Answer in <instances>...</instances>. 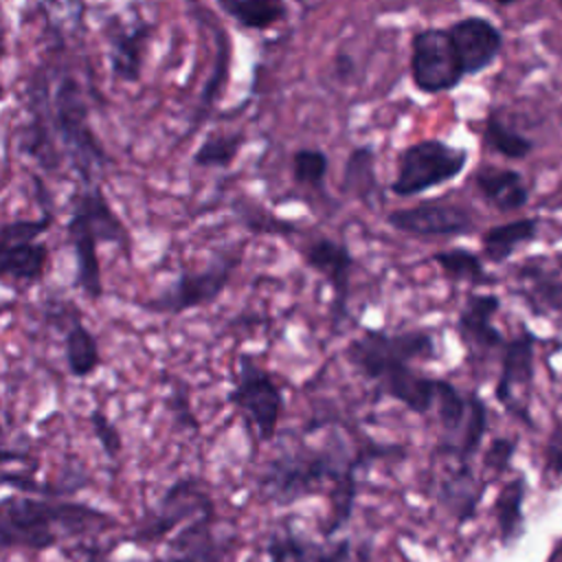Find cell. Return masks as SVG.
Listing matches in <instances>:
<instances>
[{
	"mask_svg": "<svg viewBox=\"0 0 562 562\" xmlns=\"http://www.w3.org/2000/svg\"><path fill=\"white\" fill-rule=\"evenodd\" d=\"M406 450L397 443H378L364 439L360 446H349L347 439L331 430L321 446L283 448L259 476V494L268 503L292 505L305 496L321 494L325 483L329 490V516L325 536L336 533L347 525L358 496L356 474L380 459H404Z\"/></svg>",
	"mask_w": 562,
	"mask_h": 562,
	"instance_id": "1",
	"label": "cell"
},
{
	"mask_svg": "<svg viewBox=\"0 0 562 562\" xmlns=\"http://www.w3.org/2000/svg\"><path fill=\"white\" fill-rule=\"evenodd\" d=\"M116 520L83 503L33 496L0 498V551H44L61 538L114 527Z\"/></svg>",
	"mask_w": 562,
	"mask_h": 562,
	"instance_id": "2",
	"label": "cell"
},
{
	"mask_svg": "<svg viewBox=\"0 0 562 562\" xmlns=\"http://www.w3.org/2000/svg\"><path fill=\"white\" fill-rule=\"evenodd\" d=\"M68 237L77 257V281L88 299L97 301L103 296L101 266L97 257L99 241L116 244L130 257L132 237L99 189H86L75 200V209L68 220Z\"/></svg>",
	"mask_w": 562,
	"mask_h": 562,
	"instance_id": "3",
	"label": "cell"
},
{
	"mask_svg": "<svg viewBox=\"0 0 562 562\" xmlns=\"http://www.w3.org/2000/svg\"><path fill=\"white\" fill-rule=\"evenodd\" d=\"M435 356V336L426 329H406L397 334L364 329L345 349V358L349 360V364L369 382H373L386 367L400 362L411 364L413 360H428Z\"/></svg>",
	"mask_w": 562,
	"mask_h": 562,
	"instance_id": "4",
	"label": "cell"
},
{
	"mask_svg": "<svg viewBox=\"0 0 562 562\" xmlns=\"http://www.w3.org/2000/svg\"><path fill=\"white\" fill-rule=\"evenodd\" d=\"M465 162L468 151L459 147H452L439 138L417 140L402 149L391 191L400 198H413L454 180L463 171Z\"/></svg>",
	"mask_w": 562,
	"mask_h": 562,
	"instance_id": "5",
	"label": "cell"
},
{
	"mask_svg": "<svg viewBox=\"0 0 562 562\" xmlns=\"http://www.w3.org/2000/svg\"><path fill=\"white\" fill-rule=\"evenodd\" d=\"M239 266V252H220L200 270H184L154 299L140 301L138 307L151 314H182L193 307L211 305L226 290L235 268Z\"/></svg>",
	"mask_w": 562,
	"mask_h": 562,
	"instance_id": "6",
	"label": "cell"
},
{
	"mask_svg": "<svg viewBox=\"0 0 562 562\" xmlns=\"http://www.w3.org/2000/svg\"><path fill=\"white\" fill-rule=\"evenodd\" d=\"M226 400L250 422L261 441H270L274 437L283 413V393L272 373L266 371L250 353L239 356L235 382Z\"/></svg>",
	"mask_w": 562,
	"mask_h": 562,
	"instance_id": "7",
	"label": "cell"
},
{
	"mask_svg": "<svg viewBox=\"0 0 562 562\" xmlns=\"http://www.w3.org/2000/svg\"><path fill=\"white\" fill-rule=\"evenodd\" d=\"M239 547V533L213 512L187 520L171 538L165 555L149 562H231Z\"/></svg>",
	"mask_w": 562,
	"mask_h": 562,
	"instance_id": "8",
	"label": "cell"
},
{
	"mask_svg": "<svg viewBox=\"0 0 562 562\" xmlns=\"http://www.w3.org/2000/svg\"><path fill=\"white\" fill-rule=\"evenodd\" d=\"M463 68L448 29H422L411 40V79L419 92L439 94L463 81Z\"/></svg>",
	"mask_w": 562,
	"mask_h": 562,
	"instance_id": "9",
	"label": "cell"
},
{
	"mask_svg": "<svg viewBox=\"0 0 562 562\" xmlns=\"http://www.w3.org/2000/svg\"><path fill=\"white\" fill-rule=\"evenodd\" d=\"M50 213L37 220H13L0 224V279L40 281L48 263V246L37 237L50 226Z\"/></svg>",
	"mask_w": 562,
	"mask_h": 562,
	"instance_id": "10",
	"label": "cell"
},
{
	"mask_svg": "<svg viewBox=\"0 0 562 562\" xmlns=\"http://www.w3.org/2000/svg\"><path fill=\"white\" fill-rule=\"evenodd\" d=\"M213 509H215V505L198 479H193V476L178 479L162 494L156 509L143 520V525L127 540L130 542H156V540L165 538L169 531H173L178 525H182L200 514L213 512Z\"/></svg>",
	"mask_w": 562,
	"mask_h": 562,
	"instance_id": "11",
	"label": "cell"
},
{
	"mask_svg": "<svg viewBox=\"0 0 562 562\" xmlns=\"http://www.w3.org/2000/svg\"><path fill=\"white\" fill-rule=\"evenodd\" d=\"M386 222L395 231L415 237H457L476 228L472 211L454 202H422L397 209L386 215Z\"/></svg>",
	"mask_w": 562,
	"mask_h": 562,
	"instance_id": "12",
	"label": "cell"
},
{
	"mask_svg": "<svg viewBox=\"0 0 562 562\" xmlns=\"http://www.w3.org/2000/svg\"><path fill=\"white\" fill-rule=\"evenodd\" d=\"M536 371V336L522 327L518 336L503 342L501 373L494 384V397L516 417L529 422L527 408L518 402V391H525L533 382Z\"/></svg>",
	"mask_w": 562,
	"mask_h": 562,
	"instance_id": "13",
	"label": "cell"
},
{
	"mask_svg": "<svg viewBox=\"0 0 562 562\" xmlns=\"http://www.w3.org/2000/svg\"><path fill=\"white\" fill-rule=\"evenodd\" d=\"M303 261L307 268L316 270L331 290V321L340 323L349 314V290H351V268L353 257L342 241L329 237H316L303 246Z\"/></svg>",
	"mask_w": 562,
	"mask_h": 562,
	"instance_id": "14",
	"label": "cell"
},
{
	"mask_svg": "<svg viewBox=\"0 0 562 562\" xmlns=\"http://www.w3.org/2000/svg\"><path fill=\"white\" fill-rule=\"evenodd\" d=\"M55 110H57V127L64 140L72 147L79 169L86 173V167L90 169L92 160L97 162L103 160V149L88 125V112L75 81L61 83L55 97Z\"/></svg>",
	"mask_w": 562,
	"mask_h": 562,
	"instance_id": "15",
	"label": "cell"
},
{
	"mask_svg": "<svg viewBox=\"0 0 562 562\" xmlns=\"http://www.w3.org/2000/svg\"><path fill=\"white\" fill-rule=\"evenodd\" d=\"M448 35L461 61L463 75L483 72L487 66L494 64L503 46L501 31L490 20L479 15L457 20L454 24H450Z\"/></svg>",
	"mask_w": 562,
	"mask_h": 562,
	"instance_id": "16",
	"label": "cell"
},
{
	"mask_svg": "<svg viewBox=\"0 0 562 562\" xmlns=\"http://www.w3.org/2000/svg\"><path fill=\"white\" fill-rule=\"evenodd\" d=\"M375 391L400 402L404 408L417 415H426L435 408L439 378H428L406 362L386 367L375 380Z\"/></svg>",
	"mask_w": 562,
	"mask_h": 562,
	"instance_id": "17",
	"label": "cell"
},
{
	"mask_svg": "<svg viewBox=\"0 0 562 562\" xmlns=\"http://www.w3.org/2000/svg\"><path fill=\"white\" fill-rule=\"evenodd\" d=\"M501 310V301L496 294L490 292H472L457 316V331L461 342L470 349H496L503 347L505 338L494 327V316Z\"/></svg>",
	"mask_w": 562,
	"mask_h": 562,
	"instance_id": "18",
	"label": "cell"
},
{
	"mask_svg": "<svg viewBox=\"0 0 562 562\" xmlns=\"http://www.w3.org/2000/svg\"><path fill=\"white\" fill-rule=\"evenodd\" d=\"M474 187L481 198L501 213L518 211L527 204L529 191L522 176L507 167L483 165L474 171Z\"/></svg>",
	"mask_w": 562,
	"mask_h": 562,
	"instance_id": "19",
	"label": "cell"
},
{
	"mask_svg": "<svg viewBox=\"0 0 562 562\" xmlns=\"http://www.w3.org/2000/svg\"><path fill=\"white\" fill-rule=\"evenodd\" d=\"M66 325H64V353L66 367L72 378H90L101 367V351L94 334L83 325L79 312L72 303L64 305Z\"/></svg>",
	"mask_w": 562,
	"mask_h": 562,
	"instance_id": "20",
	"label": "cell"
},
{
	"mask_svg": "<svg viewBox=\"0 0 562 562\" xmlns=\"http://www.w3.org/2000/svg\"><path fill=\"white\" fill-rule=\"evenodd\" d=\"M518 294L536 316L562 312V281L553 270L525 266L518 270Z\"/></svg>",
	"mask_w": 562,
	"mask_h": 562,
	"instance_id": "21",
	"label": "cell"
},
{
	"mask_svg": "<svg viewBox=\"0 0 562 562\" xmlns=\"http://www.w3.org/2000/svg\"><path fill=\"white\" fill-rule=\"evenodd\" d=\"M525 496L527 481L522 474H518L501 487L494 501V516L503 547H512L525 533Z\"/></svg>",
	"mask_w": 562,
	"mask_h": 562,
	"instance_id": "22",
	"label": "cell"
},
{
	"mask_svg": "<svg viewBox=\"0 0 562 562\" xmlns=\"http://www.w3.org/2000/svg\"><path fill=\"white\" fill-rule=\"evenodd\" d=\"M538 224L540 222L536 217H520V220H512V222L487 228L481 237V248L485 259L492 263L507 261L518 246L536 239Z\"/></svg>",
	"mask_w": 562,
	"mask_h": 562,
	"instance_id": "23",
	"label": "cell"
},
{
	"mask_svg": "<svg viewBox=\"0 0 562 562\" xmlns=\"http://www.w3.org/2000/svg\"><path fill=\"white\" fill-rule=\"evenodd\" d=\"M485 492V483H479L470 463H459L457 470L441 483L439 498L457 516L459 522H468L476 514V505Z\"/></svg>",
	"mask_w": 562,
	"mask_h": 562,
	"instance_id": "24",
	"label": "cell"
},
{
	"mask_svg": "<svg viewBox=\"0 0 562 562\" xmlns=\"http://www.w3.org/2000/svg\"><path fill=\"white\" fill-rule=\"evenodd\" d=\"M487 432V404L479 397L476 391L468 395V413L461 426L459 437L450 448L443 450V454L454 457L459 463H470V459L481 448V441Z\"/></svg>",
	"mask_w": 562,
	"mask_h": 562,
	"instance_id": "25",
	"label": "cell"
},
{
	"mask_svg": "<svg viewBox=\"0 0 562 562\" xmlns=\"http://www.w3.org/2000/svg\"><path fill=\"white\" fill-rule=\"evenodd\" d=\"M432 261L441 268V272L450 281L468 283V285H490L494 283V277L485 270L481 257L468 248H448L437 250L432 255Z\"/></svg>",
	"mask_w": 562,
	"mask_h": 562,
	"instance_id": "26",
	"label": "cell"
},
{
	"mask_svg": "<svg viewBox=\"0 0 562 562\" xmlns=\"http://www.w3.org/2000/svg\"><path fill=\"white\" fill-rule=\"evenodd\" d=\"M342 191L360 198L364 202H369L378 191V176H375V154L371 147H356L347 162H345V171H342Z\"/></svg>",
	"mask_w": 562,
	"mask_h": 562,
	"instance_id": "27",
	"label": "cell"
},
{
	"mask_svg": "<svg viewBox=\"0 0 562 562\" xmlns=\"http://www.w3.org/2000/svg\"><path fill=\"white\" fill-rule=\"evenodd\" d=\"M224 11L246 29H268L283 20V0H220Z\"/></svg>",
	"mask_w": 562,
	"mask_h": 562,
	"instance_id": "28",
	"label": "cell"
},
{
	"mask_svg": "<svg viewBox=\"0 0 562 562\" xmlns=\"http://www.w3.org/2000/svg\"><path fill=\"white\" fill-rule=\"evenodd\" d=\"M483 140L487 147H492L496 154L509 158V160H520L527 158L533 149V143L509 127L501 116H487L485 127H483Z\"/></svg>",
	"mask_w": 562,
	"mask_h": 562,
	"instance_id": "29",
	"label": "cell"
},
{
	"mask_svg": "<svg viewBox=\"0 0 562 562\" xmlns=\"http://www.w3.org/2000/svg\"><path fill=\"white\" fill-rule=\"evenodd\" d=\"M312 544L303 542L292 527H281L268 538V562H314Z\"/></svg>",
	"mask_w": 562,
	"mask_h": 562,
	"instance_id": "30",
	"label": "cell"
},
{
	"mask_svg": "<svg viewBox=\"0 0 562 562\" xmlns=\"http://www.w3.org/2000/svg\"><path fill=\"white\" fill-rule=\"evenodd\" d=\"M327 167H329V158L321 149L303 147L292 154V178L303 187L321 189L327 176Z\"/></svg>",
	"mask_w": 562,
	"mask_h": 562,
	"instance_id": "31",
	"label": "cell"
},
{
	"mask_svg": "<svg viewBox=\"0 0 562 562\" xmlns=\"http://www.w3.org/2000/svg\"><path fill=\"white\" fill-rule=\"evenodd\" d=\"M241 147L239 134H220L206 138L193 154V162L200 167H228Z\"/></svg>",
	"mask_w": 562,
	"mask_h": 562,
	"instance_id": "32",
	"label": "cell"
},
{
	"mask_svg": "<svg viewBox=\"0 0 562 562\" xmlns=\"http://www.w3.org/2000/svg\"><path fill=\"white\" fill-rule=\"evenodd\" d=\"M88 419H90L92 432H94L97 441L101 443L103 452H105L110 459H116L119 452L123 450V437H121L119 428L110 422V417H108L101 408H94Z\"/></svg>",
	"mask_w": 562,
	"mask_h": 562,
	"instance_id": "33",
	"label": "cell"
},
{
	"mask_svg": "<svg viewBox=\"0 0 562 562\" xmlns=\"http://www.w3.org/2000/svg\"><path fill=\"white\" fill-rule=\"evenodd\" d=\"M514 452H516V441L514 439L496 437V439H492V443L483 452V468L501 474L509 465Z\"/></svg>",
	"mask_w": 562,
	"mask_h": 562,
	"instance_id": "34",
	"label": "cell"
},
{
	"mask_svg": "<svg viewBox=\"0 0 562 562\" xmlns=\"http://www.w3.org/2000/svg\"><path fill=\"white\" fill-rule=\"evenodd\" d=\"M241 215V222L255 231V233H292L294 226L292 224H285V222H279L277 217H270L266 213H261L259 209H244L239 211Z\"/></svg>",
	"mask_w": 562,
	"mask_h": 562,
	"instance_id": "35",
	"label": "cell"
},
{
	"mask_svg": "<svg viewBox=\"0 0 562 562\" xmlns=\"http://www.w3.org/2000/svg\"><path fill=\"white\" fill-rule=\"evenodd\" d=\"M544 468L551 476L562 479V422L551 430L544 446Z\"/></svg>",
	"mask_w": 562,
	"mask_h": 562,
	"instance_id": "36",
	"label": "cell"
},
{
	"mask_svg": "<svg viewBox=\"0 0 562 562\" xmlns=\"http://www.w3.org/2000/svg\"><path fill=\"white\" fill-rule=\"evenodd\" d=\"M314 562H351L349 540H338L331 547H314L312 544Z\"/></svg>",
	"mask_w": 562,
	"mask_h": 562,
	"instance_id": "37",
	"label": "cell"
},
{
	"mask_svg": "<svg viewBox=\"0 0 562 562\" xmlns=\"http://www.w3.org/2000/svg\"><path fill=\"white\" fill-rule=\"evenodd\" d=\"M0 435H2V428H0ZM22 459H26L22 452H18V450H11L9 446H4V443L0 441V463H9V461H22Z\"/></svg>",
	"mask_w": 562,
	"mask_h": 562,
	"instance_id": "38",
	"label": "cell"
},
{
	"mask_svg": "<svg viewBox=\"0 0 562 562\" xmlns=\"http://www.w3.org/2000/svg\"><path fill=\"white\" fill-rule=\"evenodd\" d=\"M83 562H110V560L101 549H86L83 551Z\"/></svg>",
	"mask_w": 562,
	"mask_h": 562,
	"instance_id": "39",
	"label": "cell"
},
{
	"mask_svg": "<svg viewBox=\"0 0 562 562\" xmlns=\"http://www.w3.org/2000/svg\"><path fill=\"white\" fill-rule=\"evenodd\" d=\"M496 4H503V7H509V4H514V2H518V0H494Z\"/></svg>",
	"mask_w": 562,
	"mask_h": 562,
	"instance_id": "40",
	"label": "cell"
},
{
	"mask_svg": "<svg viewBox=\"0 0 562 562\" xmlns=\"http://www.w3.org/2000/svg\"><path fill=\"white\" fill-rule=\"evenodd\" d=\"M0 94H2V88H0Z\"/></svg>",
	"mask_w": 562,
	"mask_h": 562,
	"instance_id": "41",
	"label": "cell"
}]
</instances>
